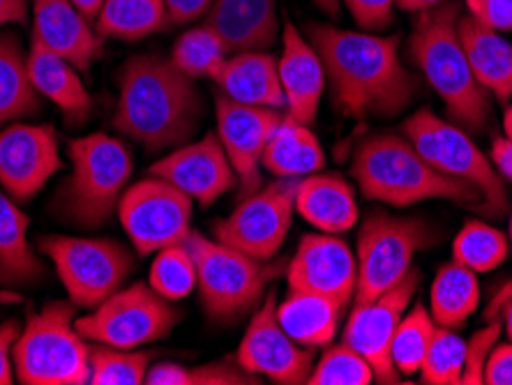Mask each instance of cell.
Here are the masks:
<instances>
[{"instance_id": "6da1fadb", "label": "cell", "mask_w": 512, "mask_h": 385, "mask_svg": "<svg viewBox=\"0 0 512 385\" xmlns=\"http://www.w3.org/2000/svg\"><path fill=\"white\" fill-rule=\"evenodd\" d=\"M307 37L319 51L333 102L344 116H397L418 93L416 74L399 58V37L370 30L310 24Z\"/></svg>"}, {"instance_id": "7a4b0ae2", "label": "cell", "mask_w": 512, "mask_h": 385, "mask_svg": "<svg viewBox=\"0 0 512 385\" xmlns=\"http://www.w3.org/2000/svg\"><path fill=\"white\" fill-rule=\"evenodd\" d=\"M194 81L171 58H130L120 70L114 127L150 153L185 146L203 116V97Z\"/></svg>"}, {"instance_id": "3957f363", "label": "cell", "mask_w": 512, "mask_h": 385, "mask_svg": "<svg viewBox=\"0 0 512 385\" xmlns=\"http://www.w3.org/2000/svg\"><path fill=\"white\" fill-rule=\"evenodd\" d=\"M459 19L462 14L453 0L418 12L409 54L423 79L446 104L453 123L466 132H480L489 123L492 95L480 86L471 70L459 35Z\"/></svg>"}, {"instance_id": "277c9868", "label": "cell", "mask_w": 512, "mask_h": 385, "mask_svg": "<svg viewBox=\"0 0 512 385\" xmlns=\"http://www.w3.org/2000/svg\"><path fill=\"white\" fill-rule=\"evenodd\" d=\"M351 176L365 199L406 208L420 201H450L455 206L483 210L476 187L436 171L406 137L374 134L353 153Z\"/></svg>"}, {"instance_id": "5b68a950", "label": "cell", "mask_w": 512, "mask_h": 385, "mask_svg": "<svg viewBox=\"0 0 512 385\" xmlns=\"http://www.w3.org/2000/svg\"><path fill=\"white\" fill-rule=\"evenodd\" d=\"M72 173L58 196V210L67 220L97 229L118 210L134 171L132 150L125 141L95 132L67 146Z\"/></svg>"}, {"instance_id": "8992f818", "label": "cell", "mask_w": 512, "mask_h": 385, "mask_svg": "<svg viewBox=\"0 0 512 385\" xmlns=\"http://www.w3.org/2000/svg\"><path fill=\"white\" fill-rule=\"evenodd\" d=\"M77 305H44L28 316L12 349L14 372L24 385H84L90 379V349L77 330Z\"/></svg>"}, {"instance_id": "52a82bcc", "label": "cell", "mask_w": 512, "mask_h": 385, "mask_svg": "<svg viewBox=\"0 0 512 385\" xmlns=\"http://www.w3.org/2000/svg\"><path fill=\"white\" fill-rule=\"evenodd\" d=\"M185 243L197 263V289L203 309L217 323H236L254 312L268 284L282 270V263L273 266L259 261L197 231H190Z\"/></svg>"}, {"instance_id": "ba28073f", "label": "cell", "mask_w": 512, "mask_h": 385, "mask_svg": "<svg viewBox=\"0 0 512 385\" xmlns=\"http://www.w3.org/2000/svg\"><path fill=\"white\" fill-rule=\"evenodd\" d=\"M402 137L409 139L436 171L476 187L485 201L483 213L496 217L508 213L506 183L469 132L439 118L432 109H420L404 120Z\"/></svg>"}, {"instance_id": "9c48e42d", "label": "cell", "mask_w": 512, "mask_h": 385, "mask_svg": "<svg viewBox=\"0 0 512 385\" xmlns=\"http://www.w3.org/2000/svg\"><path fill=\"white\" fill-rule=\"evenodd\" d=\"M436 231L418 217H395L372 210L358 233V286L353 305L379 298L402 282L413 256L434 245Z\"/></svg>"}, {"instance_id": "30bf717a", "label": "cell", "mask_w": 512, "mask_h": 385, "mask_svg": "<svg viewBox=\"0 0 512 385\" xmlns=\"http://www.w3.org/2000/svg\"><path fill=\"white\" fill-rule=\"evenodd\" d=\"M37 249L54 263L72 303L86 309L123 289L134 268L132 254L116 240L47 236L37 243Z\"/></svg>"}, {"instance_id": "8fae6325", "label": "cell", "mask_w": 512, "mask_h": 385, "mask_svg": "<svg viewBox=\"0 0 512 385\" xmlns=\"http://www.w3.org/2000/svg\"><path fill=\"white\" fill-rule=\"evenodd\" d=\"M180 312L171 300L162 298L150 284H132L118 289L104 303L77 319V330L86 342L114 349H141L164 339L176 328Z\"/></svg>"}, {"instance_id": "7c38bea8", "label": "cell", "mask_w": 512, "mask_h": 385, "mask_svg": "<svg viewBox=\"0 0 512 385\" xmlns=\"http://www.w3.org/2000/svg\"><path fill=\"white\" fill-rule=\"evenodd\" d=\"M118 217L134 249L146 256L185 243L192 231V199L169 180L148 173L120 196Z\"/></svg>"}, {"instance_id": "4fadbf2b", "label": "cell", "mask_w": 512, "mask_h": 385, "mask_svg": "<svg viewBox=\"0 0 512 385\" xmlns=\"http://www.w3.org/2000/svg\"><path fill=\"white\" fill-rule=\"evenodd\" d=\"M300 178H277L245 196L227 220L215 224L217 240L259 261H270L289 236Z\"/></svg>"}, {"instance_id": "5bb4252c", "label": "cell", "mask_w": 512, "mask_h": 385, "mask_svg": "<svg viewBox=\"0 0 512 385\" xmlns=\"http://www.w3.org/2000/svg\"><path fill=\"white\" fill-rule=\"evenodd\" d=\"M418 282V270L411 268L393 289L381 293L379 298L353 307L349 321L344 326V344H349L351 349H356L360 356L367 358L379 383L402 381V376L397 374L393 365L390 349H393V337L399 321H402L406 309L411 307L413 296H416Z\"/></svg>"}, {"instance_id": "9a60e30c", "label": "cell", "mask_w": 512, "mask_h": 385, "mask_svg": "<svg viewBox=\"0 0 512 385\" xmlns=\"http://www.w3.org/2000/svg\"><path fill=\"white\" fill-rule=\"evenodd\" d=\"M236 360L245 372L282 385L307 383L314 369L312 349L300 346L277 321L275 293H268L252 314Z\"/></svg>"}, {"instance_id": "2e32d148", "label": "cell", "mask_w": 512, "mask_h": 385, "mask_svg": "<svg viewBox=\"0 0 512 385\" xmlns=\"http://www.w3.org/2000/svg\"><path fill=\"white\" fill-rule=\"evenodd\" d=\"M60 166L58 134L51 125L10 123L0 130V187L17 203L40 194Z\"/></svg>"}, {"instance_id": "e0dca14e", "label": "cell", "mask_w": 512, "mask_h": 385, "mask_svg": "<svg viewBox=\"0 0 512 385\" xmlns=\"http://www.w3.org/2000/svg\"><path fill=\"white\" fill-rule=\"evenodd\" d=\"M217 137L236 171L240 196H250L261 187V157L270 134L282 123L286 113L277 109L250 107L227 95H217Z\"/></svg>"}, {"instance_id": "ac0fdd59", "label": "cell", "mask_w": 512, "mask_h": 385, "mask_svg": "<svg viewBox=\"0 0 512 385\" xmlns=\"http://www.w3.org/2000/svg\"><path fill=\"white\" fill-rule=\"evenodd\" d=\"M286 282L289 291L319 293L346 307L356 298V252L335 233H310L298 243L286 268Z\"/></svg>"}, {"instance_id": "d6986e66", "label": "cell", "mask_w": 512, "mask_h": 385, "mask_svg": "<svg viewBox=\"0 0 512 385\" xmlns=\"http://www.w3.org/2000/svg\"><path fill=\"white\" fill-rule=\"evenodd\" d=\"M148 173L169 180L203 208L213 206L220 196L238 187L236 171L217 134H206L201 141L178 146L150 166Z\"/></svg>"}, {"instance_id": "ffe728a7", "label": "cell", "mask_w": 512, "mask_h": 385, "mask_svg": "<svg viewBox=\"0 0 512 385\" xmlns=\"http://www.w3.org/2000/svg\"><path fill=\"white\" fill-rule=\"evenodd\" d=\"M286 97V116L312 125L326 90V67L303 30L286 21L282 28V54L277 58Z\"/></svg>"}, {"instance_id": "44dd1931", "label": "cell", "mask_w": 512, "mask_h": 385, "mask_svg": "<svg viewBox=\"0 0 512 385\" xmlns=\"http://www.w3.org/2000/svg\"><path fill=\"white\" fill-rule=\"evenodd\" d=\"M30 12L33 37L70 60L79 72H88L100 58L102 37L72 0H30Z\"/></svg>"}, {"instance_id": "7402d4cb", "label": "cell", "mask_w": 512, "mask_h": 385, "mask_svg": "<svg viewBox=\"0 0 512 385\" xmlns=\"http://www.w3.org/2000/svg\"><path fill=\"white\" fill-rule=\"evenodd\" d=\"M280 0H213L203 21L222 37L229 54L268 51L280 40Z\"/></svg>"}, {"instance_id": "603a6c76", "label": "cell", "mask_w": 512, "mask_h": 385, "mask_svg": "<svg viewBox=\"0 0 512 385\" xmlns=\"http://www.w3.org/2000/svg\"><path fill=\"white\" fill-rule=\"evenodd\" d=\"M222 95L240 104L263 109H286V97L280 81L277 56L270 51H243L231 54L213 74Z\"/></svg>"}, {"instance_id": "cb8c5ba5", "label": "cell", "mask_w": 512, "mask_h": 385, "mask_svg": "<svg viewBox=\"0 0 512 385\" xmlns=\"http://www.w3.org/2000/svg\"><path fill=\"white\" fill-rule=\"evenodd\" d=\"M28 72L37 93L56 104L67 125H81L90 116L93 100H90L77 67L56 51L44 47L37 37L30 40Z\"/></svg>"}, {"instance_id": "d4e9b609", "label": "cell", "mask_w": 512, "mask_h": 385, "mask_svg": "<svg viewBox=\"0 0 512 385\" xmlns=\"http://www.w3.org/2000/svg\"><path fill=\"white\" fill-rule=\"evenodd\" d=\"M296 210L321 233H346L358 222L353 187L337 173H310L298 180Z\"/></svg>"}, {"instance_id": "484cf974", "label": "cell", "mask_w": 512, "mask_h": 385, "mask_svg": "<svg viewBox=\"0 0 512 385\" xmlns=\"http://www.w3.org/2000/svg\"><path fill=\"white\" fill-rule=\"evenodd\" d=\"M459 35L480 86L508 104L512 97V44L499 30L487 28L469 14L459 19Z\"/></svg>"}, {"instance_id": "4316f807", "label": "cell", "mask_w": 512, "mask_h": 385, "mask_svg": "<svg viewBox=\"0 0 512 385\" xmlns=\"http://www.w3.org/2000/svg\"><path fill=\"white\" fill-rule=\"evenodd\" d=\"M342 312L344 305L328 296L289 291V296L277 305V321L300 346L314 351L333 342Z\"/></svg>"}, {"instance_id": "83f0119b", "label": "cell", "mask_w": 512, "mask_h": 385, "mask_svg": "<svg viewBox=\"0 0 512 385\" xmlns=\"http://www.w3.org/2000/svg\"><path fill=\"white\" fill-rule=\"evenodd\" d=\"M261 166L277 178H303L326 166V153L310 125L284 116L275 132L270 134Z\"/></svg>"}, {"instance_id": "f1b7e54d", "label": "cell", "mask_w": 512, "mask_h": 385, "mask_svg": "<svg viewBox=\"0 0 512 385\" xmlns=\"http://www.w3.org/2000/svg\"><path fill=\"white\" fill-rule=\"evenodd\" d=\"M28 226L30 217L0 187V284L24 286L44 275L42 261L28 240Z\"/></svg>"}, {"instance_id": "f546056e", "label": "cell", "mask_w": 512, "mask_h": 385, "mask_svg": "<svg viewBox=\"0 0 512 385\" xmlns=\"http://www.w3.org/2000/svg\"><path fill=\"white\" fill-rule=\"evenodd\" d=\"M42 109V95L30 81L28 51L14 33L0 35V127Z\"/></svg>"}, {"instance_id": "4dcf8cb0", "label": "cell", "mask_w": 512, "mask_h": 385, "mask_svg": "<svg viewBox=\"0 0 512 385\" xmlns=\"http://www.w3.org/2000/svg\"><path fill=\"white\" fill-rule=\"evenodd\" d=\"M480 303V284L473 270L462 263H443L429 291V314L436 326L455 330L476 314Z\"/></svg>"}, {"instance_id": "1f68e13d", "label": "cell", "mask_w": 512, "mask_h": 385, "mask_svg": "<svg viewBox=\"0 0 512 385\" xmlns=\"http://www.w3.org/2000/svg\"><path fill=\"white\" fill-rule=\"evenodd\" d=\"M171 24L167 0H104L95 30L111 40L139 42L162 33Z\"/></svg>"}, {"instance_id": "d6a6232c", "label": "cell", "mask_w": 512, "mask_h": 385, "mask_svg": "<svg viewBox=\"0 0 512 385\" xmlns=\"http://www.w3.org/2000/svg\"><path fill=\"white\" fill-rule=\"evenodd\" d=\"M229 56L222 37L203 21L201 26L185 30L178 37L171 51V63L192 79H213V74Z\"/></svg>"}, {"instance_id": "836d02e7", "label": "cell", "mask_w": 512, "mask_h": 385, "mask_svg": "<svg viewBox=\"0 0 512 385\" xmlns=\"http://www.w3.org/2000/svg\"><path fill=\"white\" fill-rule=\"evenodd\" d=\"M508 238L485 222H469L457 233L453 243V261L473 273H489L508 259Z\"/></svg>"}, {"instance_id": "e575fe53", "label": "cell", "mask_w": 512, "mask_h": 385, "mask_svg": "<svg viewBox=\"0 0 512 385\" xmlns=\"http://www.w3.org/2000/svg\"><path fill=\"white\" fill-rule=\"evenodd\" d=\"M434 332L436 323L432 314H429V309H425L423 305L411 307L402 316L393 337V349H390V356H393V365L399 376H413L420 372V365H423L425 353L429 344H432Z\"/></svg>"}, {"instance_id": "d590c367", "label": "cell", "mask_w": 512, "mask_h": 385, "mask_svg": "<svg viewBox=\"0 0 512 385\" xmlns=\"http://www.w3.org/2000/svg\"><path fill=\"white\" fill-rule=\"evenodd\" d=\"M148 284L171 303L187 298L197 289V263L187 243L169 245L157 252Z\"/></svg>"}, {"instance_id": "8d00e7d4", "label": "cell", "mask_w": 512, "mask_h": 385, "mask_svg": "<svg viewBox=\"0 0 512 385\" xmlns=\"http://www.w3.org/2000/svg\"><path fill=\"white\" fill-rule=\"evenodd\" d=\"M150 356L141 351L114 349L97 344L90 351V385H141L146 383Z\"/></svg>"}, {"instance_id": "74e56055", "label": "cell", "mask_w": 512, "mask_h": 385, "mask_svg": "<svg viewBox=\"0 0 512 385\" xmlns=\"http://www.w3.org/2000/svg\"><path fill=\"white\" fill-rule=\"evenodd\" d=\"M148 385H252L259 383L256 376L245 372L243 367L231 365V362H208L197 369H185L173 362H164L148 369Z\"/></svg>"}, {"instance_id": "f35d334b", "label": "cell", "mask_w": 512, "mask_h": 385, "mask_svg": "<svg viewBox=\"0 0 512 385\" xmlns=\"http://www.w3.org/2000/svg\"><path fill=\"white\" fill-rule=\"evenodd\" d=\"M466 342L450 328L436 326L432 344L425 353L420 376L429 385H459L464 374Z\"/></svg>"}, {"instance_id": "ab89813d", "label": "cell", "mask_w": 512, "mask_h": 385, "mask_svg": "<svg viewBox=\"0 0 512 385\" xmlns=\"http://www.w3.org/2000/svg\"><path fill=\"white\" fill-rule=\"evenodd\" d=\"M374 381L376 374L367 358L344 342L326 349L307 379L310 385H370Z\"/></svg>"}, {"instance_id": "60d3db41", "label": "cell", "mask_w": 512, "mask_h": 385, "mask_svg": "<svg viewBox=\"0 0 512 385\" xmlns=\"http://www.w3.org/2000/svg\"><path fill=\"white\" fill-rule=\"evenodd\" d=\"M501 330H503V321L496 316V319L487 321V326L480 328L476 335L471 337V342H466V360H464V374H462L464 385L485 383L487 358L489 353L494 351V346L499 344Z\"/></svg>"}, {"instance_id": "b9f144b4", "label": "cell", "mask_w": 512, "mask_h": 385, "mask_svg": "<svg viewBox=\"0 0 512 385\" xmlns=\"http://www.w3.org/2000/svg\"><path fill=\"white\" fill-rule=\"evenodd\" d=\"M346 10L351 12L360 30H386L393 26L397 0H344Z\"/></svg>"}, {"instance_id": "7bdbcfd3", "label": "cell", "mask_w": 512, "mask_h": 385, "mask_svg": "<svg viewBox=\"0 0 512 385\" xmlns=\"http://www.w3.org/2000/svg\"><path fill=\"white\" fill-rule=\"evenodd\" d=\"M473 17L487 28L510 33L512 30V0H464Z\"/></svg>"}, {"instance_id": "ee69618b", "label": "cell", "mask_w": 512, "mask_h": 385, "mask_svg": "<svg viewBox=\"0 0 512 385\" xmlns=\"http://www.w3.org/2000/svg\"><path fill=\"white\" fill-rule=\"evenodd\" d=\"M487 385H512V342L496 344L485 365Z\"/></svg>"}, {"instance_id": "f6af8a7d", "label": "cell", "mask_w": 512, "mask_h": 385, "mask_svg": "<svg viewBox=\"0 0 512 385\" xmlns=\"http://www.w3.org/2000/svg\"><path fill=\"white\" fill-rule=\"evenodd\" d=\"M19 323L7 321L0 326V385L14 383V362H12V349L19 337Z\"/></svg>"}, {"instance_id": "bcb514c9", "label": "cell", "mask_w": 512, "mask_h": 385, "mask_svg": "<svg viewBox=\"0 0 512 385\" xmlns=\"http://www.w3.org/2000/svg\"><path fill=\"white\" fill-rule=\"evenodd\" d=\"M213 0H167L171 24H192L208 14V7Z\"/></svg>"}, {"instance_id": "7dc6e473", "label": "cell", "mask_w": 512, "mask_h": 385, "mask_svg": "<svg viewBox=\"0 0 512 385\" xmlns=\"http://www.w3.org/2000/svg\"><path fill=\"white\" fill-rule=\"evenodd\" d=\"M489 160H492L494 169L501 173V178H506L512 183V139H494L492 150H489Z\"/></svg>"}, {"instance_id": "c3c4849f", "label": "cell", "mask_w": 512, "mask_h": 385, "mask_svg": "<svg viewBox=\"0 0 512 385\" xmlns=\"http://www.w3.org/2000/svg\"><path fill=\"white\" fill-rule=\"evenodd\" d=\"M30 12V0H0V28L24 26Z\"/></svg>"}, {"instance_id": "681fc988", "label": "cell", "mask_w": 512, "mask_h": 385, "mask_svg": "<svg viewBox=\"0 0 512 385\" xmlns=\"http://www.w3.org/2000/svg\"><path fill=\"white\" fill-rule=\"evenodd\" d=\"M510 298H512V279L494 291V296H492V300H489V305L485 309V321L496 319V316H499V312H501V307L506 305Z\"/></svg>"}, {"instance_id": "f907efd6", "label": "cell", "mask_w": 512, "mask_h": 385, "mask_svg": "<svg viewBox=\"0 0 512 385\" xmlns=\"http://www.w3.org/2000/svg\"><path fill=\"white\" fill-rule=\"evenodd\" d=\"M443 3H448V0H397V10L418 14V12L432 10V7L443 5Z\"/></svg>"}, {"instance_id": "816d5d0a", "label": "cell", "mask_w": 512, "mask_h": 385, "mask_svg": "<svg viewBox=\"0 0 512 385\" xmlns=\"http://www.w3.org/2000/svg\"><path fill=\"white\" fill-rule=\"evenodd\" d=\"M74 5L79 7L81 12L86 14V17L90 19V21H95V17H97V12L102 10V5H104V0H72Z\"/></svg>"}, {"instance_id": "f5cc1de1", "label": "cell", "mask_w": 512, "mask_h": 385, "mask_svg": "<svg viewBox=\"0 0 512 385\" xmlns=\"http://www.w3.org/2000/svg\"><path fill=\"white\" fill-rule=\"evenodd\" d=\"M499 319L503 321V328H506V332H508V339L512 342V298L508 300L506 305L501 307V312H499Z\"/></svg>"}, {"instance_id": "db71d44e", "label": "cell", "mask_w": 512, "mask_h": 385, "mask_svg": "<svg viewBox=\"0 0 512 385\" xmlns=\"http://www.w3.org/2000/svg\"><path fill=\"white\" fill-rule=\"evenodd\" d=\"M314 3H316V7H319V10L330 14V17H337V14H340L342 0H314Z\"/></svg>"}, {"instance_id": "11a10c76", "label": "cell", "mask_w": 512, "mask_h": 385, "mask_svg": "<svg viewBox=\"0 0 512 385\" xmlns=\"http://www.w3.org/2000/svg\"><path fill=\"white\" fill-rule=\"evenodd\" d=\"M503 130H506V137L512 139V104L506 109V116H503Z\"/></svg>"}, {"instance_id": "9f6ffc18", "label": "cell", "mask_w": 512, "mask_h": 385, "mask_svg": "<svg viewBox=\"0 0 512 385\" xmlns=\"http://www.w3.org/2000/svg\"><path fill=\"white\" fill-rule=\"evenodd\" d=\"M508 233H510V243H512V213H510V231Z\"/></svg>"}]
</instances>
